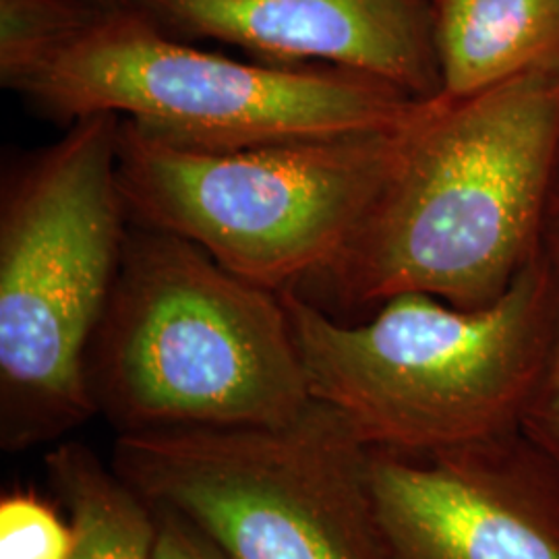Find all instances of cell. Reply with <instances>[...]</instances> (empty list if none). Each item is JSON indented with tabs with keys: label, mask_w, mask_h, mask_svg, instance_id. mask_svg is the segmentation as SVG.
<instances>
[{
	"label": "cell",
	"mask_w": 559,
	"mask_h": 559,
	"mask_svg": "<svg viewBox=\"0 0 559 559\" xmlns=\"http://www.w3.org/2000/svg\"><path fill=\"white\" fill-rule=\"evenodd\" d=\"M559 168V69L420 100L369 214L320 276L348 307L417 293L501 299L543 249Z\"/></svg>",
	"instance_id": "1"
},
{
	"label": "cell",
	"mask_w": 559,
	"mask_h": 559,
	"mask_svg": "<svg viewBox=\"0 0 559 559\" xmlns=\"http://www.w3.org/2000/svg\"><path fill=\"white\" fill-rule=\"evenodd\" d=\"M311 399L367 448L436 454L520 431L551 357L559 280L545 247L483 309L400 295L373 320H332L297 288L280 293Z\"/></svg>",
	"instance_id": "2"
},
{
	"label": "cell",
	"mask_w": 559,
	"mask_h": 559,
	"mask_svg": "<svg viewBox=\"0 0 559 559\" xmlns=\"http://www.w3.org/2000/svg\"><path fill=\"white\" fill-rule=\"evenodd\" d=\"M87 385L119 433L284 425L313 402L280 293L140 224L90 346Z\"/></svg>",
	"instance_id": "3"
},
{
	"label": "cell",
	"mask_w": 559,
	"mask_h": 559,
	"mask_svg": "<svg viewBox=\"0 0 559 559\" xmlns=\"http://www.w3.org/2000/svg\"><path fill=\"white\" fill-rule=\"evenodd\" d=\"M120 117L73 120L20 164L0 210L2 443L32 445L98 413L87 355L112 295L129 214Z\"/></svg>",
	"instance_id": "4"
},
{
	"label": "cell",
	"mask_w": 559,
	"mask_h": 559,
	"mask_svg": "<svg viewBox=\"0 0 559 559\" xmlns=\"http://www.w3.org/2000/svg\"><path fill=\"white\" fill-rule=\"evenodd\" d=\"M17 92L57 119L112 112L150 138L210 152L385 131L420 102L336 67L200 50L127 7L98 13Z\"/></svg>",
	"instance_id": "5"
},
{
	"label": "cell",
	"mask_w": 559,
	"mask_h": 559,
	"mask_svg": "<svg viewBox=\"0 0 559 559\" xmlns=\"http://www.w3.org/2000/svg\"><path fill=\"white\" fill-rule=\"evenodd\" d=\"M404 122L210 152L150 138L120 119L124 207L131 224L191 240L228 272L282 293L340 260L396 160Z\"/></svg>",
	"instance_id": "6"
},
{
	"label": "cell",
	"mask_w": 559,
	"mask_h": 559,
	"mask_svg": "<svg viewBox=\"0 0 559 559\" xmlns=\"http://www.w3.org/2000/svg\"><path fill=\"white\" fill-rule=\"evenodd\" d=\"M112 468L228 559H385L369 448L318 400L284 425L119 433Z\"/></svg>",
	"instance_id": "7"
},
{
	"label": "cell",
	"mask_w": 559,
	"mask_h": 559,
	"mask_svg": "<svg viewBox=\"0 0 559 559\" xmlns=\"http://www.w3.org/2000/svg\"><path fill=\"white\" fill-rule=\"evenodd\" d=\"M385 559H559V479L520 431L436 454L369 448Z\"/></svg>",
	"instance_id": "8"
},
{
	"label": "cell",
	"mask_w": 559,
	"mask_h": 559,
	"mask_svg": "<svg viewBox=\"0 0 559 559\" xmlns=\"http://www.w3.org/2000/svg\"><path fill=\"white\" fill-rule=\"evenodd\" d=\"M185 36L235 44L282 64L323 62L417 100L441 94L433 7L425 0H119Z\"/></svg>",
	"instance_id": "9"
},
{
	"label": "cell",
	"mask_w": 559,
	"mask_h": 559,
	"mask_svg": "<svg viewBox=\"0 0 559 559\" xmlns=\"http://www.w3.org/2000/svg\"><path fill=\"white\" fill-rule=\"evenodd\" d=\"M433 40L450 98L559 69V0H436Z\"/></svg>",
	"instance_id": "10"
},
{
	"label": "cell",
	"mask_w": 559,
	"mask_h": 559,
	"mask_svg": "<svg viewBox=\"0 0 559 559\" xmlns=\"http://www.w3.org/2000/svg\"><path fill=\"white\" fill-rule=\"evenodd\" d=\"M44 464L71 514L67 559H154L156 510L115 468L75 441L52 448Z\"/></svg>",
	"instance_id": "11"
},
{
	"label": "cell",
	"mask_w": 559,
	"mask_h": 559,
	"mask_svg": "<svg viewBox=\"0 0 559 559\" xmlns=\"http://www.w3.org/2000/svg\"><path fill=\"white\" fill-rule=\"evenodd\" d=\"M102 13L83 0H0V81H23Z\"/></svg>",
	"instance_id": "12"
},
{
	"label": "cell",
	"mask_w": 559,
	"mask_h": 559,
	"mask_svg": "<svg viewBox=\"0 0 559 559\" xmlns=\"http://www.w3.org/2000/svg\"><path fill=\"white\" fill-rule=\"evenodd\" d=\"M71 524L34 493H13L0 501V559H67Z\"/></svg>",
	"instance_id": "13"
},
{
	"label": "cell",
	"mask_w": 559,
	"mask_h": 559,
	"mask_svg": "<svg viewBox=\"0 0 559 559\" xmlns=\"http://www.w3.org/2000/svg\"><path fill=\"white\" fill-rule=\"evenodd\" d=\"M543 247L554 263L559 280V168L545 222ZM520 433L535 445V450L547 460L559 479V321L551 357L539 388L522 417Z\"/></svg>",
	"instance_id": "14"
},
{
	"label": "cell",
	"mask_w": 559,
	"mask_h": 559,
	"mask_svg": "<svg viewBox=\"0 0 559 559\" xmlns=\"http://www.w3.org/2000/svg\"><path fill=\"white\" fill-rule=\"evenodd\" d=\"M158 537L154 559H228L200 528L170 508L154 506Z\"/></svg>",
	"instance_id": "15"
},
{
	"label": "cell",
	"mask_w": 559,
	"mask_h": 559,
	"mask_svg": "<svg viewBox=\"0 0 559 559\" xmlns=\"http://www.w3.org/2000/svg\"><path fill=\"white\" fill-rule=\"evenodd\" d=\"M83 2H87L96 9H100V11H112V9H119L120 7L119 0H83Z\"/></svg>",
	"instance_id": "16"
}]
</instances>
